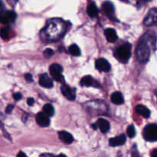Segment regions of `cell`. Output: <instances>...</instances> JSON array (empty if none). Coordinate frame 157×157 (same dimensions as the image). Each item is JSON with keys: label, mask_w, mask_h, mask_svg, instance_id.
Masks as SVG:
<instances>
[{"label": "cell", "mask_w": 157, "mask_h": 157, "mask_svg": "<svg viewBox=\"0 0 157 157\" xmlns=\"http://www.w3.org/2000/svg\"><path fill=\"white\" fill-rule=\"evenodd\" d=\"M104 35L109 42H115L118 39L117 34L113 29H107L104 32Z\"/></svg>", "instance_id": "5bb4252c"}, {"label": "cell", "mask_w": 157, "mask_h": 157, "mask_svg": "<svg viewBox=\"0 0 157 157\" xmlns=\"http://www.w3.org/2000/svg\"><path fill=\"white\" fill-rule=\"evenodd\" d=\"M97 126L100 128L101 131L102 133H105L110 130V123L105 119H103V118H100L98 120V122H97Z\"/></svg>", "instance_id": "2e32d148"}, {"label": "cell", "mask_w": 157, "mask_h": 157, "mask_svg": "<svg viewBox=\"0 0 157 157\" xmlns=\"http://www.w3.org/2000/svg\"><path fill=\"white\" fill-rule=\"evenodd\" d=\"M17 157H27V156H26V155L23 152H20V153L18 154V156H17Z\"/></svg>", "instance_id": "4dcf8cb0"}, {"label": "cell", "mask_w": 157, "mask_h": 157, "mask_svg": "<svg viewBox=\"0 0 157 157\" xmlns=\"http://www.w3.org/2000/svg\"><path fill=\"white\" fill-rule=\"evenodd\" d=\"M92 127H93L94 130H97V129H98V126H97L96 124H92Z\"/></svg>", "instance_id": "d6a6232c"}, {"label": "cell", "mask_w": 157, "mask_h": 157, "mask_svg": "<svg viewBox=\"0 0 157 157\" xmlns=\"http://www.w3.org/2000/svg\"><path fill=\"white\" fill-rule=\"evenodd\" d=\"M58 136H59L60 140L65 144H71L74 141L73 136L68 132L60 131L58 133Z\"/></svg>", "instance_id": "4fadbf2b"}, {"label": "cell", "mask_w": 157, "mask_h": 157, "mask_svg": "<svg viewBox=\"0 0 157 157\" xmlns=\"http://www.w3.org/2000/svg\"><path fill=\"white\" fill-rule=\"evenodd\" d=\"M61 93L67 99L70 100V101H74L76 98V94H75V90H73L72 88H71L70 87H68L66 84H63L61 87Z\"/></svg>", "instance_id": "9c48e42d"}, {"label": "cell", "mask_w": 157, "mask_h": 157, "mask_svg": "<svg viewBox=\"0 0 157 157\" xmlns=\"http://www.w3.org/2000/svg\"><path fill=\"white\" fill-rule=\"evenodd\" d=\"M13 108H14V105H12V104H9V105H8L7 107H6V113H8V114H9V113H12Z\"/></svg>", "instance_id": "484cf974"}, {"label": "cell", "mask_w": 157, "mask_h": 157, "mask_svg": "<svg viewBox=\"0 0 157 157\" xmlns=\"http://www.w3.org/2000/svg\"><path fill=\"white\" fill-rule=\"evenodd\" d=\"M95 67L99 71L108 72L110 70V64L104 58H99L95 62Z\"/></svg>", "instance_id": "ba28073f"}, {"label": "cell", "mask_w": 157, "mask_h": 157, "mask_svg": "<svg viewBox=\"0 0 157 157\" xmlns=\"http://www.w3.org/2000/svg\"><path fill=\"white\" fill-rule=\"evenodd\" d=\"M144 137L149 142H156L157 140V126L156 124H149L144 128Z\"/></svg>", "instance_id": "3957f363"}, {"label": "cell", "mask_w": 157, "mask_h": 157, "mask_svg": "<svg viewBox=\"0 0 157 157\" xmlns=\"http://www.w3.org/2000/svg\"><path fill=\"white\" fill-rule=\"evenodd\" d=\"M117 58L123 62H126L131 56V45L129 43L120 46L115 52Z\"/></svg>", "instance_id": "7a4b0ae2"}, {"label": "cell", "mask_w": 157, "mask_h": 157, "mask_svg": "<svg viewBox=\"0 0 157 157\" xmlns=\"http://www.w3.org/2000/svg\"><path fill=\"white\" fill-rule=\"evenodd\" d=\"M98 6L95 4L94 2H90L88 5H87V13L91 18H95L98 15Z\"/></svg>", "instance_id": "9a60e30c"}, {"label": "cell", "mask_w": 157, "mask_h": 157, "mask_svg": "<svg viewBox=\"0 0 157 157\" xmlns=\"http://www.w3.org/2000/svg\"><path fill=\"white\" fill-rule=\"evenodd\" d=\"M136 55L138 61L142 64H145L150 59V46L144 37L140 40L136 48Z\"/></svg>", "instance_id": "6da1fadb"}, {"label": "cell", "mask_w": 157, "mask_h": 157, "mask_svg": "<svg viewBox=\"0 0 157 157\" xmlns=\"http://www.w3.org/2000/svg\"><path fill=\"white\" fill-rule=\"evenodd\" d=\"M121 1H127V0H121Z\"/></svg>", "instance_id": "d590c367"}, {"label": "cell", "mask_w": 157, "mask_h": 157, "mask_svg": "<svg viewBox=\"0 0 157 157\" xmlns=\"http://www.w3.org/2000/svg\"><path fill=\"white\" fill-rule=\"evenodd\" d=\"M136 113H139L140 115H141L142 117H144V118H149L150 116V111L147 107L144 105H137L136 107Z\"/></svg>", "instance_id": "ac0fdd59"}, {"label": "cell", "mask_w": 157, "mask_h": 157, "mask_svg": "<svg viewBox=\"0 0 157 157\" xmlns=\"http://www.w3.org/2000/svg\"><path fill=\"white\" fill-rule=\"evenodd\" d=\"M127 137L124 134H121L120 136H116L114 138H111L110 140V145L111 147H119V146L124 145L126 143Z\"/></svg>", "instance_id": "7c38bea8"}, {"label": "cell", "mask_w": 157, "mask_h": 157, "mask_svg": "<svg viewBox=\"0 0 157 157\" xmlns=\"http://www.w3.org/2000/svg\"><path fill=\"white\" fill-rule=\"evenodd\" d=\"M127 136L130 138H133L136 135V130H135V127L133 125L129 126V127L127 128Z\"/></svg>", "instance_id": "603a6c76"}, {"label": "cell", "mask_w": 157, "mask_h": 157, "mask_svg": "<svg viewBox=\"0 0 157 157\" xmlns=\"http://www.w3.org/2000/svg\"><path fill=\"white\" fill-rule=\"evenodd\" d=\"M17 1H18V0H8V2H9V3H11L12 5H14L15 3H16Z\"/></svg>", "instance_id": "1f68e13d"}, {"label": "cell", "mask_w": 157, "mask_h": 157, "mask_svg": "<svg viewBox=\"0 0 157 157\" xmlns=\"http://www.w3.org/2000/svg\"><path fill=\"white\" fill-rule=\"evenodd\" d=\"M80 84L81 86H85V87H91V86H94V84H98V83L94 81L93 78L90 75H87V76L82 78Z\"/></svg>", "instance_id": "d6986e66"}, {"label": "cell", "mask_w": 157, "mask_h": 157, "mask_svg": "<svg viewBox=\"0 0 157 157\" xmlns=\"http://www.w3.org/2000/svg\"><path fill=\"white\" fill-rule=\"evenodd\" d=\"M111 99L112 103L115 104H117V105H121V104H123L124 102V97H123L122 94L121 92H114V93L112 94L111 95Z\"/></svg>", "instance_id": "e0dca14e"}, {"label": "cell", "mask_w": 157, "mask_h": 157, "mask_svg": "<svg viewBox=\"0 0 157 157\" xmlns=\"http://www.w3.org/2000/svg\"><path fill=\"white\" fill-rule=\"evenodd\" d=\"M39 84L45 88H52L53 87V81L47 74H42L39 78Z\"/></svg>", "instance_id": "30bf717a"}, {"label": "cell", "mask_w": 157, "mask_h": 157, "mask_svg": "<svg viewBox=\"0 0 157 157\" xmlns=\"http://www.w3.org/2000/svg\"><path fill=\"white\" fill-rule=\"evenodd\" d=\"M36 121L37 124L39 126L42 127H48L50 124V120L48 116H46L44 113L40 112L37 114L36 116Z\"/></svg>", "instance_id": "8fae6325"}, {"label": "cell", "mask_w": 157, "mask_h": 157, "mask_svg": "<svg viewBox=\"0 0 157 157\" xmlns=\"http://www.w3.org/2000/svg\"><path fill=\"white\" fill-rule=\"evenodd\" d=\"M0 36L2 39L7 40L9 38V28H2L0 29Z\"/></svg>", "instance_id": "7402d4cb"}, {"label": "cell", "mask_w": 157, "mask_h": 157, "mask_svg": "<svg viewBox=\"0 0 157 157\" xmlns=\"http://www.w3.org/2000/svg\"><path fill=\"white\" fill-rule=\"evenodd\" d=\"M68 51L69 52H70V54H71L73 56L78 57L81 55V50H80L79 47L75 44H71V45L69 47Z\"/></svg>", "instance_id": "44dd1931"}, {"label": "cell", "mask_w": 157, "mask_h": 157, "mask_svg": "<svg viewBox=\"0 0 157 157\" xmlns=\"http://www.w3.org/2000/svg\"><path fill=\"white\" fill-rule=\"evenodd\" d=\"M13 98H14V99H15V101H19L21 98H22V96H21V94L20 93H16V94H14Z\"/></svg>", "instance_id": "4316f807"}, {"label": "cell", "mask_w": 157, "mask_h": 157, "mask_svg": "<svg viewBox=\"0 0 157 157\" xmlns=\"http://www.w3.org/2000/svg\"><path fill=\"white\" fill-rule=\"evenodd\" d=\"M25 79L26 80V81H27V82H29V83L33 81V78H32V75L29 73L26 74V75H25Z\"/></svg>", "instance_id": "d4e9b609"}, {"label": "cell", "mask_w": 157, "mask_h": 157, "mask_svg": "<svg viewBox=\"0 0 157 157\" xmlns=\"http://www.w3.org/2000/svg\"><path fill=\"white\" fill-rule=\"evenodd\" d=\"M144 1H150V0H144Z\"/></svg>", "instance_id": "e575fe53"}, {"label": "cell", "mask_w": 157, "mask_h": 157, "mask_svg": "<svg viewBox=\"0 0 157 157\" xmlns=\"http://www.w3.org/2000/svg\"><path fill=\"white\" fill-rule=\"evenodd\" d=\"M102 9L104 14L108 17L110 19H115V9L113 3L110 1H106L103 3Z\"/></svg>", "instance_id": "52a82bcc"}, {"label": "cell", "mask_w": 157, "mask_h": 157, "mask_svg": "<svg viewBox=\"0 0 157 157\" xmlns=\"http://www.w3.org/2000/svg\"><path fill=\"white\" fill-rule=\"evenodd\" d=\"M157 21V10L156 8H153L150 9V11L147 13V16L144 18V23L146 26L150 27V26L155 25Z\"/></svg>", "instance_id": "5b68a950"}, {"label": "cell", "mask_w": 157, "mask_h": 157, "mask_svg": "<svg viewBox=\"0 0 157 157\" xmlns=\"http://www.w3.org/2000/svg\"><path fill=\"white\" fill-rule=\"evenodd\" d=\"M5 11H6V8H5L4 4H3L2 2L0 0V15H1L2 13H3Z\"/></svg>", "instance_id": "83f0119b"}, {"label": "cell", "mask_w": 157, "mask_h": 157, "mask_svg": "<svg viewBox=\"0 0 157 157\" xmlns=\"http://www.w3.org/2000/svg\"><path fill=\"white\" fill-rule=\"evenodd\" d=\"M151 157H157V150H154L152 152Z\"/></svg>", "instance_id": "f546056e"}, {"label": "cell", "mask_w": 157, "mask_h": 157, "mask_svg": "<svg viewBox=\"0 0 157 157\" xmlns=\"http://www.w3.org/2000/svg\"><path fill=\"white\" fill-rule=\"evenodd\" d=\"M43 113L48 117H52L55 114V109L53 106L50 104H46L43 107Z\"/></svg>", "instance_id": "ffe728a7"}, {"label": "cell", "mask_w": 157, "mask_h": 157, "mask_svg": "<svg viewBox=\"0 0 157 157\" xmlns=\"http://www.w3.org/2000/svg\"><path fill=\"white\" fill-rule=\"evenodd\" d=\"M50 73L52 78L58 82H64V78L62 75L63 68L60 64H53L50 66Z\"/></svg>", "instance_id": "277c9868"}, {"label": "cell", "mask_w": 157, "mask_h": 157, "mask_svg": "<svg viewBox=\"0 0 157 157\" xmlns=\"http://www.w3.org/2000/svg\"><path fill=\"white\" fill-rule=\"evenodd\" d=\"M34 102H35V101H34L33 98H29V99L27 100V104L29 106H32L33 105Z\"/></svg>", "instance_id": "f1b7e54d"}, {"label": "cell", "mask_w": 157, "mask_h": 157, "mask_svg": "<svg viewBox=\"0 0 157 157\" xmlns=\"http://www.w3.org/2000/svg\"><path fill=\"white\" fill-rule=\"evenodd\" d=\"M55 157H67V156H66L65 155H64V154H60V155H58V156H57Z\"/></svg>", "instance_id": "836d02e7"}, {"label": "cell", "mask_w": 157, "mask_h": 157, "mask_svg": "<svg viewBox=\"0 0 157 157\" xmlns=\"http://www.w3.org/2000/svg\"><path fill=\"white\" fill-rule=\"evenodd\" d=\"M54 54H55V52L51 48H47L44 51V56L45 58H51L52 56H53Z\"/></svg>", "instance_id": "cb8c5ba5"}, {"label": "cell", "mask_w": 157, "mask_h": 157, "mask_svg": "<svg viewBox=\"0 0 157 157\" xmlns=\"http://www.w3.org/2000/svg\"><path fill=\"white\" fill-rule=\"evenodd\" d=\"M17 18V15L13 11L6 10L0 15V22L2 24H8L9 22H14Z\"/></svg>", "instance_id": "8992f818"}]
</instances>
